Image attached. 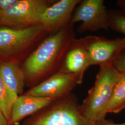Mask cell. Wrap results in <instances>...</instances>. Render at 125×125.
I'll list each match as a JSON object with an SVG mask.
<instances>
[{"instance_id":"16","label":"cell","mask_w":125,"mask_h":125,"mask_svg":"<svg viewBox=\"0 0 125 125\" xmlns=\"http://www.w3.org/2000/svg\"><path fill=\"white\" fill-rule=\"evenodd\" d=\"M113 65L121 73H125V50L123 51Z\"/></svg>"},{"instance_id":"1","label":"cell","mask_w":125,"mask_h":125,"mask_svg":"<svg viewBox=\"0 0 125 125\" xmlns=\"http://www.w3.org/2000/svg\"><path fill=\"white\" fill-rule=\"evenodd\" d=\"M99 67L93 86L80 105L83 115L89 121L96 123L106 119L108 104L116 83L122 75L113 64Z\"/></svg>"},{"instance_id":"17","label":"cell","mask_w":125,"mask_h":125,"mask_svg":"<svg viewBox=\"0 0 125 125\" xmlns=\"http://www.w3.org/2000/svg\"><path fill=\"white\" fill-rule=\"evenodd\" d=\"M18 0H0V11H5L10 9Z\"/></svg>"},{"instance_id":"4","label":"cell","mask_w":125,"mask_h":125,"mask_svg":"<svg viewBox=\"0 0 125 125\" xmlns=\"http://www.w3.org/2000/svg\"><path fill=\"white\" fill-rule=\"evenodd\" d=\"M49 6L42 0H18L10 9L0 11V24L20 27L40 24L41 15Z\"/></svg>"},{"instance_id":"12","label":"cell","mask_w":125,"mask_h":125,"mask_svg":"<svg viewBox=\"0 0 125 125\" xmlns=\"http://www.w3.org/2000/svg\"><path fill=\"white\" fill-rule=\"evenodd\" d=\"M0 75L9 90L13 103L21 95L25 85V75L16 62L12 61L0 63Z\"/></svg>"},{"instance_id":"5","label":"cell","mask_w":125,"mask_h":125,"mask_svg":"<svg viewBox=\"0 0 125 125\" xmlns=\"http://www.w3.org/2000/svg\"><path fill=\"white\" fill-rule=\"evenodd\" d=\"M82 22L78 27L80 32L107 30L109 27L108 11L103 0H84L76 9L70 24Z\"/></svg>"},{"instance_id":"15","label":"cell","mask_w":125,"mask_h":125,"mask_svg":"<svg viewBox=\"0 0 125 125\" xmlns=\"http://www.w3.org/2000/svg\"><path fill=\"white\" fill-rule=\"evenodd\" d=\"M109 27L115 31L125 35V15L120 10L108 11Z\"/></svg>"},{"instance_id":"14","label":"cell","mask_w":125,"mask_h":125,"mask_svg":"<svg viewBox=\"0 0 125 125\" xmlns=\"http://www.w3.org/2000/svg\"><path fill=\"white\" fill-rule=\"evenodd\" d=\"M13 104L9 90L0 75V110L9 122Z\"/></svg>"},{"instance_id":"10","label":"cell","mask_w":125,"mask_h":125,"mask_svg":"<svg viewBox=\"0 0 125 125\" xmlns=\"http://www.w3.org/2000/svg\"><path fill=\"white\" fill-rule=\"evenodd\" d=\"M56 100L24 94L19 95L11 108L9 125H19L23 120L46 107Z\"/></svg>"},{"instance_id":"18","label":"cell","mask_w":125,"mask_h":125,"mask_svg":"<svg viewBox=\"0 0 125 125\" xmlns=\"http://www.w3.org/2000/svg\"><path fill=\"white\" fill-rule=\"evenodd\" d=\"M97 125H125V122L121 123H117L114 121L105 119L97 123Z\"/></svg>"},{"instance_id":"20","label":"cell","mask_w":125,"mask_h":125,"mask_svg":"<svg viewBox=\"0 0 125 125\" xmlns=\"http://www.w3.org/2000/svg\"><path fill=\"white\" fill-rule=\"evenodd\" d=\"M0 125H9V121L0 110Z\"/></svg>"},{"instance_id":"19","label":"cell","mask_w":125,"mask_h":125,"mask_svg":"<svg viewBox=\"0 0 125 125\" xmlns=\"http://www.w3.org/2000/svg\"><path fill=\"white\" fill-rule=\"evenodd\" d=\"M121 12L125 15V0H119L116 2Z\"/></svg>"},{"instance_id":"7","label":"cell","mask_w":125,"mask_h":125,"mask_svg":"<svg viewBox=\"0 0 125 125\" xmlns=\"http://www.w3.org/2000/svg\"><path fill=\"white\" fill-rule=\"evenodd\" d=\"M45 28L38 24L21 29L0 28V56H8L24 49Z\"/></svg>"},{"instance_id":"2","label":"cell","mask_w":125,"mask_h":125,"mask_svg":"<svg viewBox=\"0 0 125 125\" xmlns=\"http://www.w3.org/2000/svg\"><path fill=\"white\" fill-rule=\"evenodd\" d=\"M21 125H97L84 116L72 94L55 100L23 121Z\"/></svg>"},{"instance_id":"3","label":"cell","mask_w":125,"mask_h":125,"mask_svg":"<svg viewBox=\"0 0 125 125\" xmlns=\"http://www.w3.org/2000/svg\"><path fill=\"white\" fill-rule=\"evenodd\" d=\"M66 28L63 27L45 39L27 58L25 63V70L29 79H36L44 75L52 65L61 50L70 45L73 40V32L71 26Z\"/></svg>"},{"instance_id":"11","label":"cell","mask_w":125,"mask_h":125,"mask_svg":"<svg viewBox=\"0 0 125 125\" xmlns=\"http://www.w3.org/2000/svg\"><path fill=\"white\" fill-rule=\"evenodd\" d=\"M79 0H61L48 6L41 15L40 24L45 28L54 29L66 26Z\"/></svg>"},{"instance_id":"8","label":"cell","mask_w":125,"mask_h":125,"mask_svg":"<svg viewBox=\"0 0 125 125\" xmlns=\"http://www.w3.org/2000/svg\"><path fill=\"white\" fill-rule=\"evenodd\" d=\"M76 84L73 76L62 71L32 87L24 94L58 100L71 94Z\"/></svg>"},{"instance_id":"9","label":"cell","mask_w":125,"mask_h":125,"mask_svg":"<svg viewBox=\"0 0 125 125\" xmlns=\"http://www.w3.org/2000/svg\"><path fill=\"white\" fill-rule=\"evenodd\" d=\"M70 46L62 71L73 76L77 84H80L85 71L91 65L89 55L84 39H73Z\"/></svg>"},{"instance_id":"13","label":"cell","mask_w":125,"mask_h":125,"mask_svg":"<svg viewBox=\"0 0 125 125\" xmlns=\"http://www.w3.org/2000/svg\"><path fill=\"white\" fill-rule=\"evenodd\" d=\"M125 108V73H122L114 88L106 113L118 114Z\"/></svg>"},{"instance_id":"6","label":"cell","mask_w":125,"mask_h":125,"mask_svg":"<svg viewBox=\"0 0 125 125\" xmlns=\"http://www.w3.org/2000/svg\"><path fill=\"white\" fill-rule=\"evenodd\" d=\"M91 65L113 64L125 50V37L109 39L90 36L84 39Z\"/></svg>"}]
</instances>
